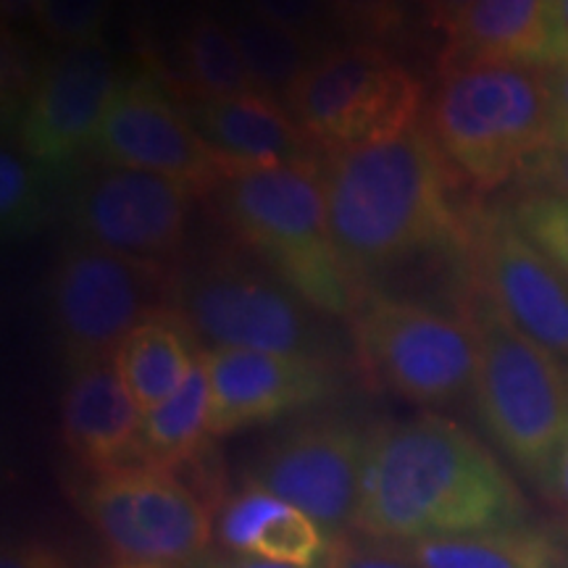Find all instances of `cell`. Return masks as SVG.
I'll return each mask as SVG.
<instances>
[{
  "instance_id": "obj_1",
  "label": "cell",
  "mask_w": 568,
  "mask_h": 568,
  "mask_svg": "<svg viewBox=\"0 0 568 568\" xmlns=\"http://www.w3.org/2000/svg\"><path fill=\"white\" fill-rule=\"evenodd\" d=\"M527 503L493 453L450 418L426 414L368 432L353 531L374 542L474 535L524 524Z\"/></svg>"
},
{
  "instance_id": "obj_2",
  "label": "cell",
  "mask_w": 568,
  "mask_h": 568,
  "mask_svg": "<svg viewBox=\"0 0 568 568\" xmlns=\"http://www.w3.org/2000/svg\"><path fill=\"white\" fill-rule=\"evenodd\" d=\"M322 172L332 243L358 284L466 224L450 201V163L426 126L329 155Z\"/></svg>"
},
{
  "instance_id": "obj_3",
  "label": "cell",
  "mask_w": 568,
  "mask_h": 568,
  "mask_svg": "<svg viewBox=\"0 0 568 568\" xmlns=\"http://www.w3.org/2000/svg\"><path fill=\"white\" fill-rule=\"evenodd\" d=\"M234 230L308 308L351 318L361 287L329 232L324 172L316 161L247 169L224 180Z\"/></svg>"
},
{
  "instance_id": "obj_4",
  "label": "cell",
  "mask_w": 568,
  "mask_h": 568,
  "mask_svg": "<svg viewBox=\"0 0 568 568\" xmlns=\"http://www.w3.org/2000/svg\"><path fill=\"white\" fill-rule=\"evenodd\" d=\"M426 130L453 172L485 193L497 190L552 145L545 71L514 63L445 71Z\"/></svg>"
},
{
  "instance_id": "obj_5",
  "label": "cell",
  "mask_w": 568,
  "mask_h": 568,
  "mask_svg": "<svg viewBox=\"0 0 568 568\" xmlns=\"http://www.w3.org/2000/svg\"><path fill=\"white\" fill-rule=\"evenodd\" d=\"M468 318L479 339L471 395L481 424L529 479L556 493L568 435V364L521 335L481 287Z\"/></svg>"
},
{
  "instance_id": "obj_6",
  "label": "cell",
  "mask_w": 568,
  "mask_h": 568,
  "mask_svg": "<svg viewBox=\"0 0 568 568\" xmlns=\"http://www.w3.org/2000/svg\"><path fill=\"white\" fill-rule=\"evenodd\" d=\"M361 366L418 406H447L474 389L479 339L471 318L361 290L351 316Z\"/></svg>"
},
{
  "instance_id": "obj_7",
  "label": "cell",
  "mask_w": 568,
  "mask_h": 568,
  "mask_svg": "<svg viewBox=\"0 0 568 568\" xmlns=\"http://www.w3.org/2000/svg\"><path fill=\"white\" fill-rule=\"evenodd\" d=\"M422 105V82L368 45L322 53L287 98L295 122L329 155L414 130Z\"/></svg>"
},
{
  "instance_id": "obj_8",
  "label": "cell",
  "mask_w": 568,
  "mask_h": 568,
  "mask_svg": "<svg viewBox=\"0 0 568 568\" xmlns=\"http://www.w3.org/2000/svg\"><path fill=\"white\" fill-rule=\"evenodd\" d=\"M77 506L122 564H197L213 535L201 497L174 471L151 466L92 474Z\"/></svg>"
},
{
  "instance_id": "obj_9",
  "label": "cell",
  "mask_w": 568,
  "mask_h": 568,
  "mask_svg": "<svg viewBox=\"0 0 568 568\" xmlns=\"http://www.w3.org/2000/svg\"><path fill=\"white\" fill-rule=\"evenodd\" d=\"M153 266L90 243L63 253L51 301L55 329L71 366L113 361L124 337L153 314Z\"/></svg>"
},
{
  "instance_id": "obj_10",
  "label": "cell",
  "mask_w": 568,
  "mask_h": 568,
  "mask_svg": "<svg viewBox=\"0 0 568 568\" xmlns=\"http://www.w3.org/2000/svg\"><path fill=\"white\" fill-rule=\"evenodd\" d=\"M182 322L209 347L318 355V335L305 303L280 280L251 268L216 266L182 293Z\"/></svg>"
},
{
  "instance_id": "obj_11",
  "label": "cell",
  "mask_w": 568,
  "mask_h": 568,
  "mask_svg": "<svg viewBox=\"0 0 568 568\" xmlns=\"http://www.w3.org/2000/svg\"><path fill=\"white\" fill-rule=\"evenodd\" d=\"M366 443L368 432L364 435L347 422L301 424L266 447L247 481L301 508L337 542L353 529Z\"/></svg>"
},
{
  "instance_id": "obj_12",
  "label": "cell",
  "mask_w": 568,
  "mask_h": 568,
  "mask_svg": "<svg viewBox=\"0 0 568 568\" xmlns=\"http://www.w3.org/2000/svg\"><path fill=\"white\" fill-rule=\"evenodd\" d=\"M122 71L103 40L63 45L42 63L19 116V148L40 166L92 151Z\"/></svg>"
},
{
  "instance_id": "obj_13",
  "label": "cell",
  "mask_w": 568,
  "mask_h": 568,
  "mask_svg": "<svg viewBox=\"0 0 568 568\" xmlns=\"http://www.w3.org/2000/svg\"><path fill=\"white\" fill-rule=\"evenodd\" d=\"M477 282L521 335L568 364V276L518 230L508 209L466 219Z\"/></svg>"
},
{
  "instance_id": "obj_14",
  "label": "cell",
  "mask_w": 568,
  "mask_h": 568,
  "mask_svg": "<svg viewBox=\"0 0 568 568\" xmlns=\"http://www.w3.org/2000/svg\"><path fill=\"white\" fill-rule=\"evenodd\" d=\"M92 153L105 166L161 174L190 193L224 184V169L180 103L148 74H130L105 111Z\"/></svg>"
},
{
  "instance_id": "obj_15",
  "label": "cell",
  "mask_w": 568,
  "mask_h": 568,
  "mask_svg": "<svg viewBox=\"0 0 568 568\" xmlns=\"http://www.w3.org/2000/svg\"><path fill=\"white\" fill-rule=\"evenodd\" d=\"M187 187L140 169L103 166L74 197V226L84 243L155 264L182 243Z\"/></svg>"
},
{
  "instance_id": "obj_16",
  "label": "cell",
  "mask_w": 568,
  "mask_h": 568,
  "mask_svg": "<svg viewBox=\"0 0 568 568\" xmlns=\"http://www.w3.org/2000/svg\"><path fill=\"white\" fill-rule=\"evenodd\" d=\"M201 358L211 387V437L311 408L332 389L324 358L237 347H205Z\"/></svg>"
},
{
  "instance_id": "obj_17",
  "label": "cell",
  "mask_w": 568,
  "mask_h": 568,
  "mask_svg": "<svg viewBox=\"0 0 568 568\" xmlns=\"http://www.w3.org/2000/svg\"><path fill=\"white\" fill-rule=\"evenodd\" d=\"M184 116L222 163L224 176L247 169L314 161V142L282 101L247 92L182 105Z\"/></svg>"
},
{
  "instance_id": "obj_18",
  "label": "cell",
  "mask_w": 568,
  "mask_h": 568,
  "mask_svg": "<svg viewBox=\"0 0 568 568\" xmlns=\"http://www.w3.org/2000/svg\"><path fill=\"white\" fill-rule=\"evenodd\" d=\"M142 410L113 361L74 368L61 403L63 443L92 474L140 466Z\"/></svg>"
},
{
  "instance_id": "obj_19",
  "label": "cell",
  "mask_w": 568,
  "mask_h": 568,
  "mask_svg": "<svg viewBox=\"0 0 568 568\" xmlns=\"http://www.w3.org/2000/svg\"><path fill=\"white\" fill-rule=\"evenodd\" d=\"M566 61L552 0H474L450 30L445 71L514 63L548 71Z\"/></svg>"
},
{
  "instance_id": "obj_20",
  "label": "cell",
  "mask_w": 568,
  "mask_h": 568,
  "mask_svg": "<svg viewBox=\"0 0 568 568\" xmlns=\"http://www.w3.org/2000/svg\"><path fill=\"white\" fill-rule=\"evenodd\" d=\"M216 531L226 552L280 566H324L332 548L314 518L251 481L224 503Z\"/></svg>"
},
{
  "instance_id": "obj_21",
  "label": "cell",
  "mask_w": 568,
  "mask_h": 568,
  "mask_svg": "<svg viewBox=\"0 0 568 568\" xmlns=\"http://www.w3.org/2000/svg\"><path fill=\"white\" fill-rule=\"evenodd\" d=\"M201 358L180 316L153 311L119 345L113 364L142 414L180 389Z\"/></svg>"
},
{
  "instance_id": "obj_22",
  "label": "cell",
  "mask_w": 568,
  "mask_h": 568,
  "mask_svg": "<svg viewBox=\"0 0 568 568\" xmlns=\"http://www.w3.org/2000/svg\"><path fill=\"white\" fill-rule=\"evenodd\" d=\"M387 545V542H385ZM416 568H566L560 545L531 524L389 545Z\"/></svg>"
},
{
  "instance_id": "obj_23",
  "label": "cell",
  "mask_w": 568,
  "mask_h": 568,
  "mask_svg": "<svg viewBox=\"0 0 568 568\" xmlns=\"http://www.w3.org/2000/svg\"><path fill=\"white\" fill-rule=\"evenodd\" d=\"M211 437V387L203 358L172 397L142 414L140 466L176 471Z\"/></svg>"
},
{
  "instance_id": "obj_24",
  "label": "cell",
  "mask_w": 568,
  "mask_h": 568,
  "mask_svg": "<svg viewBox=\"0 0 568 568\" xmlns=\"http://www.w3.org/2000/svg\"><path fill=\"white\" fill-rule=\"evenodd\" d=\"M230 32L237 42L255 92L287 105V98L293 95L297 82L318 59L314 42L276 27L274 21L258 17L251 9L230 21Z\"/></svg>"
},
{
  "instance_id": "obj_25",
  "label": "cell",
  "mask_w": 568,
  "mask_h": 568,
  "mask_svg": "<svg viewBox=\"0 0 568 568\" xmlns=\"http://www.w3.org/2000/svg\"><path fill=\"white\" fill-rule=\"evenodd\" d=\"M182 77L187 82L190 98L195 101H216V98L255 92L230 24L211 17L195 19L184 32Z\"/></svg>"
},
{
  "instance_id": "obj_26",
  "label": "cell",
  "mask_w": 568,
  "mask_h": 568,
  "mask_svg": "<svg viewBox=\"0 0 568 568\" xmlns=\"http://www.w3.org/2000/svg\"><path fill=\"white\" fill-rule=\"evenodd\" d=\"M518 230L568 276V197L550 190H529L508 209Z\"/></svg>"
},
{
  "instance_id": "obj_27",
  "label": "cell",
  "mask_w": 568,
  "mask_h": 568,
  "mask_svg": "<svg viewBox=\"0 0 568 568\" xmlns=\"http://www.w3.org/2000/svg\"><path fill=\"white\" fill-rule=\"evenodd\" d=\"M32 159L21 148L3 145L0 153V219L6 234L30 232L42 219L40 182Z\"/></svg>"
},
{
  "instance_id": "obj_28",
  "label": "cell",
  "mask_w": 568,
  "mask_h": 568,
  "mask_svg": "<svg viewBox=\"0 0 568 568\" xmlns=\"http://www.w3.org/2000/svg\"><path fill=\"white\" fill-rule=\"evenodd\" d=\"M113 0H40L34 21L48 40L59 45H82L101 40Z\"/></svg>"
},
{
  "instance_id": "obj_29",
  "label": "cell",
  "mask_w": 568,
  "mask_h": 568,
  "mask_svg": "<svg viewBox=\"0 0 568 568\" xmlns=\"http://www.w3.org/2000/svg\"><path fill=\"white\" fill-rule=\"evenodd\" d=\"M247 9L308 42L318 38L326 13L332 11L329 0H247Z\"/></svg>"
},
{
  "instance_id": "obj_30",
  "label": "cell",
  "mask_w": 568,
  "mask_h": 568,
  "mask_svg": "<svg viewBox=\"0 0 568 568\" xmlns=\"http://www.w3.org/2000/svg\"><path fill=\"white\" fill-rule=\"evenodd\" d=\"M326 568H416L410 566L406 558L395 548L385 542H374L366 539L364 542H353V539H337L332 542L329 556H326Z\"/></svg>"
},
{
  "instance_id": "obj_31",
  "label": "cell",
  "mask_w": 568,
  "mask_h": 568,
  "mask_svg": "<svg viewBox=\"0 0 568 568\" xmlns=\"http://www.w3.org/2000/svg\"><path fill=\"white\" fill-rule=\"evenodd\" d=\"M332 13L366 32H389L400 21V0H329Z\"/></svg>"
},
{
  "instance_id": "obj_32",
  "label": "cell",
  "mask_w": 568,
  "mask_h": 568,
  "mask_svg": "<svg viewBox=\"0 0 568 568\" xmlns=\"http://www.w3.org/2000/svg\"><path fill=\"white\" fill-rule=\"evenodd\" d=\"M524 174H527L531 190H550V193L568 197V142L545 148Z\"/></svg>"
},
{
  "instance_id": "obj_33",
  "label": "cell",
  "mask_w": 568,
  "mask_h": 568,
  "mask_svg": "<svg viewBox=\"0 0 568 568\" xmlns=\"http://www.w3.org/2000/svg\"><path fill=\"white\" fill-rule=\"evenodd\" d=\"M0 568H67V560L51 545L27 539V542H9L0 552Z\"/></svg>"
},
{
  "instance_id": "obj_34",
  "label": "cell",
  "mask_w": 568,
  "mask_h": 568,
  "mask_svg": "<svg viewBox=\"0 0 568 568\" xmlns=\"http://www.w3.org/2000/svg\"><path fill=\"white\" fill-rule=\"evenodd\" d=\"M545 82L550 92L552 145H558V142H568V61L545 71Z\"/></svg>"
},
{
  "instance_id": "obj_35",
  "label": "cell",
  "mask_w": 568,
  "mask_h": 568,
  "mask_svg": "<svg viewBox=\"0 0 568 568\" xmlns=\"http://www.w3.org/2000/svg\"><path fill=\"white\" fill-rule=\"evenodd\" d=\"M193 568H295V566H280V564H268V560L261 558H251V556H234V552H222V556H209L201 558L197 564H193ZM316 568H326L316 566Z\"/></svg>"
},
{
  "instance_id": "obj_36",
  "label": "cell",
  "mask_w": 568,
  "mask_h": 568,
  "mask_svg": "<svg viewBox=\"0 0 568 568\" xmlns=\"http://www.w3.org/2000/svg\"><path fill=\"white\" fill-rule=\"evenodd\" d=\"M471 3L474 0H426V9L432 11V19H435L437 27L450 32Z\"/></svg>"
},
{
  "instance_id": "obj_37",
  "label": "cell",
  "mask_w": 568,
  "mask_h": 568,
  "mask_svg": "<svg viewBox=\"0 0 568 568\" xmlns=\"http://www.w3.org/2000/svg\"><path fill=\"white\" fill-rule=\"evenodd\" d=\"M40 0H0V9H3L6 21H24L34 19L38 13Z\"/></svg>"
},
{
  "instance_id": "obj_38",
  "label": "cell",
  "mask_w": 568,
  "mask_h": 568,
  "mask_svg": "<svg viewBox=\"0 0 568 568\" xmlns=\"http://www.w3.org/2000/svg\"><path fill=\"white\" fill-rule=\"evenodd\" d=\"M556 495L568 506V435L558 458V471H556Z\"/></svg>"
},
{
  "instance_id": "obj_39",
  "label": "cell",
  "mask_w": 568,
  "mask_h": 568,
  "mask_svg": "<svg viewBox=\"0 0 568 568\" xmlns=\"http://www.w3.org/2000/svg\"><path fill=\"white\" fill-rule=\"evenodd\" d=\"M552 6H556L558 32H560V42H564L566 61H568V0H552Z\"/></svg>"
},
{
  "instance_id": "obj_40",
  "label": "cell",
  "mask_w": 568,
  "mask_h": 568,
  "mask_svg": "<svg viewBox=\"0 0 568 568\" xmlns=\"http://www.w3.org/2000/svg\"><path fill=\"white\" fill-rule=\"evenodd\" d=\"M116 568H161V566H148V564H122Z\"/></svg>"
}]
</instances>
